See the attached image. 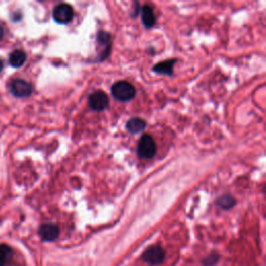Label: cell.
Returning a JSON list of instances; mask_svg holds the SVG:
<instances>
[{
	"label": "cell",
	"mask_w": 266,
	"mask_h": 266,
	"mask_svg": "<svg viewBox=\"0 0 266 266\" xmlns=\"http://www.w3.org/2000/svg\"><path fill=\"white\" fill-rule=\"evenodd\" d=\"M111 93L119 101H129L136 96V89L127 81H119L113 85Z\"/></svg>",
	"instance_id": "obj_1"
},
{
	"label": "cell",
	"mask_w": 266,
	"mask_h": 266,
	"mask_svg": "<svg viewBox=\"0 0 266 266\" xmlns=\"http://www.w3.org/2000/svg\"><path fill=\"white\" fill-rule=\"evenodd\" d=\"M10 92L16 98H27L32 94V87L24 79L16 78L10 83Z\"/></svg>",
	"instance_id": "obj_2"
},
{
	"label": "cell",
	"mask_w": 266,
	"mask_h": 266,
	"mask_svg": "<svg viewBox=\"0 0 266 266\" xmlns=\"http://www.w3.org/2000/svg\"><path fill=\"white\" fill-rule=\"evenodd\" d=\"M156 153V145L154 140L150 136H144L140 140L138 146V154L141 158H152Z\"/></svg>",
	"instance_id": "obj_3"
},
{
	"label": "cell",
	"mask_w": 266,
	"mask_h": 266,
	"mask_svg": "<svg viewBox=\"0 0 266 266\" xmlns=\"http://www.w3.org/2000/svg\"><path fill=\"white\" fill-rule=\"evenodd\" d=\"M73 15L74 12L72 7L66 4L56 6L52 12L53 19L59 24H68L69 22H71V20L73 19Z\"/></svg>",
	"instance_id": "obj_4"
},
{
	"label": "cell",
	"mask_w": 266,
	"mask_h": 266,
	"mask_svg": "<svg viewBox=\"0 0 266 266\" xmlns=\"http://www.w3.org/2000/svg\"><path fill=\"white\" fill-rule=\"evenodd\" d=\"M165 257V253L163 248L159 245H153L146 249V252L143 254V261L151 264V265H157L163 262Z\"/></svg>",
	"instance_id": "obj_5"
},
{
	"label": "cell",
	"mask_w": 266,
	"mask_h": 266,
	"mask_svg": "<svg viewBox=\"0 0 266 266\" xmlns=\"http://www.w3.org/2000/svg\"><path fill=\"white\" fill-rule=\"evenodd\" d=\"M108 104V97L102 91H96L89 97V106L95 111L104 110Z\"/></svg>",
	"instance_id": "obj_6"
},
{
	"label": "cell",
	"mask_w": 266,
	"mask_h": 266,
	"mask_svg": "<svg viewBox=\"0 0 266 266\" xmlns=\"http://www.w3.org/2000/svg\"><path fill=\"white\" fill-rule=\"evenodd\" d=\"M39 235L44 241H54L59 235V229L54 224H45L40 227Z\"/></svg>",
	"instance_id": "obj_7"
},
{
	"label": "cell",
	"mask_w": 266,
	"mask_h": 266,
	"mask_svg": "<svg viewBox=\"0 0 266 266\" xmlns=\"http://www.w3.org/2000/svg\"><path fill=\"white\" fill-rule=\"evenodd\" d=\"M27 55L26 53L21 49L14 50L13 52H11L9 56V63L13 66V68H20L22 66L25 61H26Z\"/></svg>",
	"instance_id": "obj_8"
},
{
	"label": "cell",
	"mask_w": 266,
	"mask_h": 266,
	"mask_svg": "<svg viewBox=\"0 0 266 266\" xmlns=\"http://www.w3.org/2000/svg\"><path fill=\"white\" fill-rule=\"evenodd\" d=\"M142 21L147 28L152 27L155 24V15L151 7L144 6V8L142 9Z\"/></svg>",
	"instance_id": "obj_9"
},
{
	"label": "cell",
	"mask_w": 266,
	"mask_h": 266,
	"mask_svg": "<svg viewBox=\"0 0 266 266\" xmlns=\"http://www.w3.org/2000/svg\"><path fill=\"white\" fill-rule=\"evenodd\" d=\"M175 60L171 59V60H164L161 61L157 64L154 65L153 71L159 74H164V75H171L173 73V65H174Z\"/></svg>",
	"instance_id": "obj_10"
},
{
	"label": "cell",
	"mask_w": 266,
	"mask_h": 266,
	"mask_svg": "<svg viewBox=\"0 0 266 266\" xmlns=\"http://www.w3.org/2000/svg\"><path fill=\"white\" fill-rule=\"evenodd\" d=\"M13 258V249L5 243H0V266H6Z\"/></svg>",
	"instance_id": "obj_11"
},
{
	"label": "cell",
	"mask_w": 266,
	"mask_h": 266,
	"mask_svg": "<svg viewBox=\"0 0 266 266\" xmlns=\"http://www.w3.org/2000/svg\"><path fill=\"white\" fill-rule=\"evenodd\" d=\"M146 127V123L145 121H143L142 119L139 118H135V119H131L128 123H127V129L128 131H130L131 133H140L142 132Z\"/></svg>",
	"instance_id": "obj_12"
},
{
	"label": "cell",
	"mask_w": 266,
	"mask_h": 266,
	"mask_svg": "<svg viewBox=\"0 0 266 266\" xmlns=\"http://www.w3.org/2000/svg\"><path fill=\"white\" fill-rule=\"evenodd\" d=\"M218 205L223 209H230L235 205V200L230 194H225L218 200Z\"/></svg>",
	"instance_id": "obj_13"
},
{
	"label": "cell",
	"mask_w": 266,
	"mask_h": 266,
	"mask_svg": "<svg viewBox=\"0 0 266 266\" xmlns=\"http://www.w3.org/2000/svg\"><path fill=\"white\" fill-rule=\"evenodd\" d=\"M218 260H219V256H218V255L212 254V255L208 256V257L204 260V264H205L206 266H211V265H214L216 262H218Z\"/></svg>",
	"instance_id": "obj_14"
},
{
	"label": "cell",
	"mask_w": 266,
	"mask_h": 266,
	"mask_svg": "<svg viewBox=\"0 0 266 266\" xmlns=\"http://www.w3.org/2000/svg\"><path fill=\"white\" fill-rule=\"evenodd\" d=\"M4 37H5V30H4L3 26L0 25V41H2L4 39Z\"/></svg>",
	"instance_id": "obj_15"
},
{
	"label": "cell",
	"mask_w": 266,
	"mask_h": 266,
	"mask_svg": "<svg viewBox=\"0 0 266 266\" xmlns=\"http://www.w3.org/2000/svg\"><path fill=\"white\" fill-rule=\"evenodd\" d=\"M4 68H5V62H4V60H3V59H0V73L3 72Z\"/></svg>",
	"instance_id": "obj_16"
}]
</instances>
